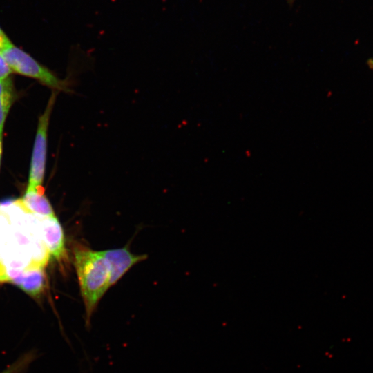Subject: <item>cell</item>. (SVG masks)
Masks as SVG:
<instances>
[{
    "mask_svg": "<svg viewBox=\"0 0 373 373\" xmlns=\"http://www.w3.org/2000/svg\"><path fill=\"white\" fill-rule=\"evenodd\" d=\"M32 356H25L19 358L17 361L11 365L6 370L1 373H21L24 370L30 361Z\"/></svg>",
    "mask_w": 373,
    "mask_h": 373,
    "instance_id": "cell-10",
    "label": "cell"
},
{
    "mask_svg": "<svg viewBox=\"0 0 373 373\" xmlns=\"http://www.w3.org/2000/svg\"><path fill=\"white\" fill-rule=\"evenodd\" d=\"M12 72L37 80L54 91L71 92L67 80L59 79L51 70L12 43L1 50Z\"/></svg>",
    "mask_w": 373,
    "mask_h": 373,
    "instance_id": "cell-3",
    "label": "cell"
},
{
    "mask_svg": "<svg viewBox=\"0 0 373 373\" xmlns=\"http://www.w3.org/2000/svg\"><path fill=\"white\" fill-rule=\"evenodd\" d=\"M12 73L11 68L0 50V81L10 77Z\"/></svg>",
    "mask_w": 373,
    "mask_h": 373,
    "instance_id": "cell-11",
    "label": "cell"
},
{
    "mask_svg": "<svg viewBox=\"0 0 373 373\" xmlns=\"http://www.w3.org/2000/svg\"><path fill=\"white\" fill-rule=\"evenodd\" d=\"M102 253L108 267L111 287L117 283L133 265L147 258L145 254H133L128 246L104 250Z\"/></svg>",
    "mask_w": 373,
    "mask_h": 373,
    "instance_id": "cell-6",
    "label": "cell"
},
{
    "mask_svg": "<svg viewBox=\"0 0 373 373\" xmlns=\"http://www.w3.org/2000/svg\"><path fill=\"white\" fill-rule=\"evenodd\" d=\"M3 154V134H0V168Z\"/></svg>",
    "mask_w": 373,
    "mask_h": 373,
    "instance_id": "cell-13",
    "label": "cell"
},
{
    "mask_svg": "<svg viewBox=\"0 0 373 373\" xmlns=\"http://www.w3.org/2000/svg\"><path fill=\"white\" fill-rule=\"evenodd\" d=\"M15 96L11 77L0 81V134H3L5 122Z\"/></svg>",
    "mask_w": 373,
    "mask_h": 373,
    "instance_id": "cell-9",
    "label": "cell"
},
{
    "mask_svg": "<svg viewBox=\"0 0 373 373\" xmlns=\"http://www.w3.org/2000/svg\"><path fill=\"white\" fill-rule=\"evenodd\" d=\"M58 92L52 91L46 108L39 116L30 159L27 188L41 186L46 171L48 131Z\"/></svg>",
    "mask_w": 373,
    "mask_h": 373,
    "instance_id": "cell-4",
    "label": "cell"
},
{
    "mask_svg": "<svg viewBox=\"0 0 373 373\" xmlns=\"http://www.w3.org/2000/svg\"><path fill=\"white\" fill-rule=\"evenodd\" d=\"M20 199L25 207L37 216L41 217L56 216L41 186L27 188L23 197Z\"/></svg>",
    "mask_w": 373,
    "mask_h": 373,
    "instance_id": "cell-8",
    "label": "cell"
},
{
    "mask_svg": "<svg viewBox=\"0 0 373 373\" xmlns=\"http://www.w3.org/2000/svg\"><path fill=\"white\" fill-rule=\"evenodd\" d=\"M367 65L370 67V69L373 70V58L370 59L367 61Z\"/></svg>",
    "mask_w": 373,
    "mask_h": 373,
    "instance_id": "cell-14",
    "label": "cell"
},
{
    "mask_svg": "<svg viewBox=\"0 0 373 373\" xmlns=\"http://www.w3.org/2000/svg\"><path fill=\"white\" fill-rule=\"evenodd\" d=\"M73 260L83 299L86 325L90 319L100 300L111 287L109 269L102 251L84 246H75Z\"/></svg>",
    "mask_w": 373,
    "mask_h": 373,
    "instance_id": "cell-2",
    "label": "cell"
},
{
    "mask_svg": "<svg viewBox=\"0 0 373 373\" xmlns=\"http://www.w3.org/2000/svg\"><path fill=\"white\" fill-rule=\"evenodd\" d=\"M43 240L50 254L58 262L67 257L63 228L56 216L40 217Z\"/></svg>",
    "mask_w": 373,
    "mask_h": 373,
    "instance_id": "cell-7",
    "label": "cell"
},
{
    "mask_svg": "<svg viewBox=\"0 0 373 373\" xmlns=\"http://www.w3.org/2000/svg\"><path fill=\"white\" fill-rule=\"evenodd\" d=\"M40 217L21 199L0 203V271L45 268L50 254L43 240Z\"/></svg>",
    "mask_w": 373,
    "mask_h": 373,
    "instance_id": "cell-1",
    "label": "cell"
},
{
    "mask_svg": "<svg viewBox=\"0 0 373 373\" xmlns=\"http://www.w3.org/2000/svg\"><path fill=\"white\" fill-rule=\"evenodd\" d=\"M10 44H12V41L5 33L3 30L0 27V50H3Z\"/></svg>",
    "mask_w": 373,
    "mask_h": 373,
    "instance_id": "cell-12",
    "label": "cell"
},
{
    "mask_svg": "<svg viewBox=\"0 0 373 373\" xmlns=\"http://www.w3.org/2000/svg\"><path fill=\"white\" fill-rule=\"evenodd\" d=\"M44 269L1 270L0 283H10L30 296L39 298L44 294L47 287V278Z\"/></svg>",
    "mask_w": 373,
    "mask_h": 373,
    "instance_id": "cell-5",
    "label": "cell"
}]
</instances>
